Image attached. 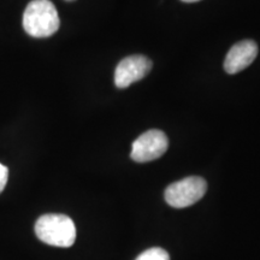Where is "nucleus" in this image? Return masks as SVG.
I'll list each match as a JSON object with an SVG mask.
<instances>
[{"label":"nucleus","instance_id":"obj_1","mask_svg":"<svg viewBox=\"0 0 260 260\" xmlns=\"http://www.w3.org/2000/svg\"><path fill=\"white\" fill-rule=\"evenodd\" d=\"M59 25V15L50 0H32L24 10L23 28L32 38L52 37Z\"/></svg>","mask_w":260,"mask_h":260},{"label":"nucleus","instance_id":"obj_2","mask_svg":"<svg viewBox=\"0 0 260 260\" xmlns=\"http://www.w3.org/2000/svg\"><path fill=\"white\" fill-rule=\"evenodd\" d=\"M35 234L44 243L68 248L76 240V226L65 214H44L35 223Z\"/></svg>","mask_w":260,"mask_h":260},{"label":"nucleus","instance_id":"obj_3","mask_svg":"<svg viewBox=\"0 0 260 260\" xmlns=\"http://www.w3.org/2000/svg\"><path fill=\"white\" fill-rule=\"evenodd\" d=\"M207 190L204 178L191 176L175 182L165 189V200L175 209H184L198 203Z\"/></svg>","mask_w":260,"mask_h":260},{"label":"nucleus","instance_id":"obj_4","mask_svg":"<svg viewBox=\"0 0 260 260\" xmlns=\"http://www.w3.org/2000/svg\"><path fill=\"white\" fill-rule=\"evenodd\" d=\"M169 140L164 132L148 130L133 142L130 157L134 161L147 162L160 158L168 151Z\"/></svg>","mask_w":260,"mask_h":260},{"label":"nucleus","instance_id":"obj_5","mask_svg":"<svg viewBox=\"0 0 260 260\" xmlns=\"http://www.w3.org/2000/svg\"><path fill=\"white\" fill-rule=\"evenodd\" d=\"M152 60L142 54H133L124 58L115 70V84L117 88H126L136 81L142 80L152 69Z\"/></svg>","mask_w":260,"mask_h":260},{"label":"nucleus","instance_id":"obj_6","mask_svg":"<svg viewBox=\"0 0 260 260\" xmlns=\"http://www.w3.org/2000/svg\"><path fill=\"white\" fill-rule=\"evenodd\" d=\"M258 56V45L253 40L237 42L228 52L224 60V70L234 75L248 68Z\"/></svg>","mask_w":260,"mask_h":260},{"label":"nucleus","instance_id":"obj_7","mask_svg":"<svg viewBox=\"0 0 260 260\" xmlns=\"http://www.w3.org/2000/svg\"><path fill=\"white\" fill-rule=\"evenodd\" d=\"M136 260H170V256L165 249L154 247V248H149L141 253Z\"/></svg>","mask_w":260,"mask_h":260},{"label":"nucleus","instance_id":"obj_8","mask_svg":"<svg viewBox=\"0 0 260 260\" xmlns=\"http://www.w3.org/2000/svg\"><path fill=\"white\" fill-rule=\"evenodd\" d=\"M8 178H9V170L5 165L0 164V193L4 190V188L8 183Z\"/></svg>","mask_w":260,"mask_h":260},{"label":"nucleus","instance_id":"obj_9","mask_svg":"<svg viewBox=\"0 0 260 260\" xmlns=\"http://www.w3.org/2000/svg\"><path fill=\"white\" fill-rule=\"evenodd\" d=\"M182 2H184V3H197V2H200V0H182Z\"/></svg>","mask_w":260,"mask_h":260},{"label":"nucleus","instance_id":"obj_10","mask_svg":"<svg viewBox=\"0 0 260 260\" xmlns=\"http://www.w3.org/2000/svg\"><path fill=\"white\" fill-rule=\"evenodd\" d=\"M67 2H75V0H67Z\"/></svg>","mask_w":260,"mask_h":260}]
</instances>
